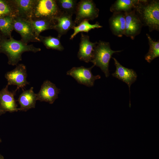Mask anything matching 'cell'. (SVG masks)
Listing matches in <instances>:
<instances>
[{
    "mask_svg": "<svg viewBox=\"0 0 159 159\" xmlns=\"http://www.w3.org/2000/svg\"><path fill=\"white\" fill-rule=\"evenodd\" d=\"M41 49L33 44L28 45L21 40H17L12 37L7 38L0 33V53L5 54L8 58V64L16 65L22 60L21 55L24 52L34 53L40 51Z\"/></svg>",
    "mask_w": 159,
    "mask_h": 159,
    "instance_id": "obj_1",
    "label": "cell"
},
{
    "mask_svg": "<svg viewBox=\"0 0 159 159\" xmlns=\"http://www.w3.org/2000/svg\"><path fill=\"white\" fill-rule=\"evenodd\" d=\"M135 10L143 25L148 26L150 32L159 31L158 0H140Z\"/></svg>",
    "mask_w": 159,
    "mask_h": 159,
    "instance_id": "obj_2",
    "label": "cell"
},
{
    "mask_svg": "<svg viewBox=\"0 0 159 159\" xmlns=\"http://www.w3.org/2000/svg\"><path fill=\"white\" fill-rule=\"evenodd\" d=\"M62 13L56 0H35L31 19L54 21Z\"/></svg>",
    "mask_w": 159,
    "mask_h": 159,
    "instance_id": "obj_3",
    "label": "cell"
},
{
    "mask_svg": "<svg viewBox=\"0 0 159 159\" xmlns=\"http://www.w3.org/2000/svg\"><path fill=\"white\" fill-rule=\"evenodd\" d=\"M122 51L113 50L109 42L99 41L95 47L91 62L95 66L100 67L106 77H108L110 74L109 63L112 55Z\"/></svg>",
    "mask_w": 159,
    "mask_h": 159,
    "instance_id": "obj_4",
    "label": "cell"
},
{
    "mask_svg": "<svg viewBox=\"0 0 159 159\" xmlns=\"http://www.w3.org/2000/svg\"><path fill=\"white\" fill-rule=\"evenodd\" d=\"M99 10L92 0H81L77 5L74 21L75 24L78 25L85 20H93L97 18Z\"/></svg>",
    "mask_w": 159,
    "mask_h": 159,
    "instance_id": "obj_5",
    "label": "cell"
},
{
    "mask_svg": "<svg viewBox=\"0 0 159 159\" xmlns=\"http://www.w3.org/2000/svg\"><path fill=\"white\" fill-rule=\"evenodd\" d=\"M13 29L20 34L21 37V40L25 43L27 44L30 42H40L29 20L19 16L14 17Z\"/></svg>",
    "mask_w": 159,
    "mask_h": 159,
    "instance_id": "obj_6",
    "label": "cell"
},
{
    "mask_svg": "<svg viewBox=\"0 0 159 159\" xmlns=\"http://www.w3.org/2000/svg\"><path fill=\"white\" fill-rule=\"evenodd\" d=\"M95 66L93 65L89 68L83 66L73 67L67 72V74L74 78L80 84L87 87H92L95 81L101 78L99 75H93L91 70Z\"/></svg>",
    "mask_w": 159,
    "mask_h": 159,
    "instance_id": "obj_7",
    "label": "cell"
},
{
    "mask_svg": "<svg viewBox=\"0 0 159 159\" xmlns=\"http://www.w3.org/2000/svg\"><path fill=\"white\" fill-rule=\"evenodd\" d=\"M27 74L26 66L23 64H18L12 70L7 72L5 74V77L7 82V85L17 86V90L22 89L29 82L26 80Z\"/></svg>",
    "mask_w": 159,
    "mask_h": 159,
    "instance_id": "obj_8",
    "label": "cell"
},
{
    "mask_svg": "<svg viewBox=\"0 0 159 159\" xmlns=\"http://www.w3.org/2000/svg\"><path fill=\"white\" fill-rule=\"evenodd\" d=\"M125 20V35L135 39L139 34L143 25L136 14L135 9L124 13Z\"/></svg>",
    "mask_w": 159,
    "mask_h": 159,
    "instance_id": "obj_9",
    "label": "cell"
},
{
    "mask_svg": "<svg viewBox=\"0 0 159 159\" xmlns=\"http://www.w3.org/2000/svg\"><path fill=\"white\" fill-rule=\"evenodd\" d=\"M97 43V42H91L89 36L81 33L79 49L77 55L78 59L86 63L91 62Z\"/></svg>",
    "mask_w": 159,
    "mask_h": 159,
    "instance_id": "obj_10",
    "label": "cell"
},
{
    "mask_svg": "<svg viewBox=\"0 0 159 159\" xmlns=\"http://www.w3.org/2000/svg\"><path fill=\"white\" fill-rule=\"evenodd\" d=\"M60 91L54 84L49 80H46L43 82L39 91L37 94V100L52 104L58 98V95Z\"/></svg>",
    "mask_w": 159,
    "mask_h": 159,
    "instance_id": "obj_11",
    "label": "cell"
},
{
    "mask_svg": "<svg viewBox=\"0 0 159 159\" xmlns=\"http://www.w3.org/2000/svg\"><path fill=\"white\" fill-rule=\"evenodd\" d=\"M8 85L0 91V109L6 112H10L19 110L14 98L17 90L10 91L8 89Z\"/></svg>",
    "mask_w": 159,
    "mask_h": 159,
    "instance_id": "obj_12",
    "label": "cell"
},
{
    "mask_svg": "<svg viewBox=\"0 0 159 159\" xmlns=\"http://www.w3.org/2000/svg\"><path fill=\"white\" fill-rule=\"evenodd\" d=\"M112 58L116 67L115 72L112 75L127 84L130 91L131 85L137 80V75L136 72L132 69L122 66L115 58Z\"/></svg>",
    "mask_w": 159,
    "mask_h": 159,
    "instance_id": "obj_13",
    "label": "cell"
},
{
    "mask_svg": "<svg viewBox=\"0 0 159 159\" xmlns=\"http://www.w3.org/2000/svg\"><path fill=\"white\" fill-rule=\"evenodd\" d=\"M76 25L72 20V15L62 12L55 19L54 29L57 32V37L60 38L62 36L66 34Z\"/></svg>",
    "mask_w": 159,
    "mask_h": 159,
    "instance_id": "obj_14",
    "label": "cell"
},
{
    "mask_svg": "<svg viewBox=\"0 0 159 159\" xmlns=\"http://www.w3.org/2000/svg\"><path fill=\"white\" fill-rule=\"evenodd\" d=\"M17 16L29 20L31 19L35 0H11Z\"/></svg>",
    "mask_w": 159,
    "mask_h": 159,
    "instance_id": "obj_15",
    "label": "cell"
},
{
    "mask_svg": "<svg viewBox=\"0 0 159 159\" xmlns=\"http://www.w3.org/2000/svg\"><path fill=\"white\" fill-rule=\"evenodd\" d=\"M109 22L110 30L114 35L119 37L125 35V20L124 12L113 13Z\"/></svg>",
    "mask_w": 159,
    "mask_h": 159,
    "instance_id": "obj_16",
    "label": "cell"
},
{
    "mask_svg": "<svg viewBox=\"0 0 159 159\" xmlns=\"http://www.w3.org/2000/svg\"><path fill=\"white\" fill-rule=\"evenodd\" d=\"M37 100V94L34 92L33 87H32L27 90H23L17 100L20 105L19 110L26 111L34 108Z\"/></svg>",
    "mask_w": 159,
    "mask_h": 159,
    "instance_id": "obj_17",
    "label": "cell"
},
{
    "mask_svg": "<svg viewBox=\"0 0 159 159\" xmlns=\"http://www.w3.org/2000/svg\"><path fill=\"white\" fill-rule=\"evenodd\" d=\"M140 0H117L111 6L110 11L113 13L126 12L135 9Z\"/></svg>",
    "mask_w": 159,
    "mask_h": 159,
    "instance_id": "obj_18",
    "label": "cell"
},
{
    "mask_svg": "<svg viewBox=\"0 0 159 159\" xmlns=\"http://www.w3.org/2000/svg\"><path fill=\"white\" fill-rule=\"evenodd\" d=\"M29 20L36 35L38 37L42 32L48 30L54 29L55 24V20L44 19H31Z\"/></svg>",
    "mask_w": 159,
    "mask_h": 159,
    "instance_id": "obj_19",
    "label": "cell"
},
{
    "mask_svg": "<svg viewBox=\"0 0 159 159\" xmlns=\"http://www.w3.org/2000/svg\"><path fill=\"white\" fill-rule=\"evenodd\" d=\"M14 17L11 16H0V33L7 38L11 37Z\"/></svg>",
    "mask_w": 159,
    "mask_h": 159,
    "instance_id": "obj_20",
    "label": "cell"
},
{
    "mask_svg": "<svg viewBox=\"0 0 159 159\" xmlns=\"http://www.w3.org/2000/svg\"><path fill=\"white\" fill-rule=\"evenodd\" d=\"M38 38L40 42L43 43L47 49H52L62 51L64 48L62 44L60 38L52 36H43L39 35Z\"/></svg>",
    "mask_w": 159,
    "mask_h": 159,
    "instance_id": "obj_21",
    "label": "cell"
},
{
    "mask_svg": "<svg viewBox=\"0 0 159 159\" xmlns=\"http://www.w3.org/2000/svg\"><path fill=\"white\" fill-rule=\"evenodd\" d=\"M148 40L149 49L145 55V59L148 62H151L159 56V42L154 41L148 34H146Z\"/></svg>",
    "mask_w": 159,
    "mask_h": 159,
    "instance_id": "obj_22",
    "label": "cell"
},
{
    "mask_svg": "<svg viewBox=\"0 0 159 159\" xmlns=\"http://www.w3.org/2000/svg\"><path fill=\"white\" fill-rule=\"evenodd\" d=\"M102 27V26L100 25L97 22L94 24H91L89 23L88 20H85L82 21L77 26H75L72 28L74 32L71 35L70 39H72L79 32H84L88 33L92 29Z\"/></svg>",
    "mask_w": 159,
    "mask_h": 159,
    "instance_id": "obj_23",
    "label": "cell"
},
{
    "mask_svg": "<svg viewBox=\"0 0 159 159\" xmlns=\"http://www.w3.org/2000/svg\"><path fill=\"white\" fill-rule=\"evenodd\" d=\"M57 4L62 12L72 16L75 13L77 1L76 0H57Z\"/></svg>",
    "mask_w": 159,
    "mask_h": 159,
    "instance_id": "obj_24",
    "label": "cell"
},
{
    "mask_svg": "<svg viewBox=\"0 0 159 159\" xmlns=\"http://www.w3.org/2000/svg\"><path fill=\"white\" fill-rule=\"evenodd\" d=\"M17 16L11 0H0V16Z\"/></svg>",
    "mask_w": 159,
    "mask_h": 159,
    "instance_id": "obj_25",
    "label": "cell"
},
{
    "mask_svg": "<svg viewBox=\"0 0 159 159\" xmlns=\"http://www.w3.org/2000/svg\"><path fill=\"white\" fill-rule=\"evenodd\" d=\"M6 112L0 109V116L5 113Z\"/></svg>",
    "mask_w": 159,
    "mask_h": 159,
    "instance_id": "obj_26",
    "label": "cell"
},
{
    "mask_svg": "<svg viewBox=\"0 0 159 159\" xmlns=\"http://www.w3.org/2000/svg\"><path fill=\"white\" fill-rule=\"evenodd\" d=\"M0 159H4V157L0 154Z\"/></svg>",
    "mask_w": 159,
    "mask_h": 159,
    "instance_id": "obj_27",
    "label": "cell"
},
{
    "mask_svg": "<svg viewBox=\"0 0 159 159\" xmlns=\"http://www.w3.org/2000/svg\"><path fill=\"white\" fill-rule=\"evenodd\" d=\"M1 140L0 138V143H1Z\"/></svg>",
    "mask_w": 159,
    "mask_h": 159,
    "instance_id": "obj_28",
    "label": "cell"
}]
</instances>
